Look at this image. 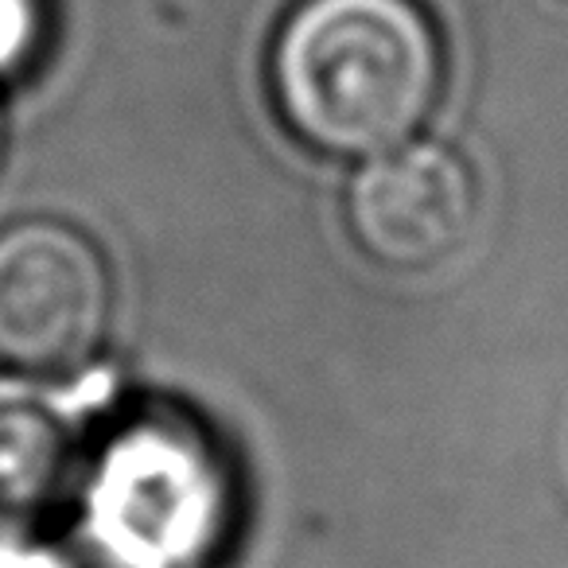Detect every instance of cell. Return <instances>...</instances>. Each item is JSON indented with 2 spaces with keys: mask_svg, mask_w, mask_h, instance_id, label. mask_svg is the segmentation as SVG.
<instances>
[{
  "mask_svg": "<svg viewBox=\"0 0 568 568\" xmlns=\"http://www.w3.org/2000/svg\"><path fill=\"white\" fill-rule=\"evenodd\" d=\"M113 276L87 234L55 219L0 230V358L20 371H79L102 347Z\"/></svg>",
  "mask_w": 568,
  "mask_h": 568,
  "instance_id": "cell-3",
  "label": "cell"
},
{
  "mask_svg": "<svg viewBox=\"0 0 568 568\" xmlns=\"http://www.w3.org/2000/svg\"><path fill=\"white\" fill-rule=\"evenodd\" d=\"M479 219V187L456 149L405 141L363 160L347 187V226L366 257L397 273L444 265Z\"/></svg>",
  "mask_w": 568,
  "mask_h": 568,
  "instance_id": "cell-4",
  "label": "cell"
},
{
  "mask_svg": "<svg viewBox=\"0 0 568 568\" xmlns=\"http://www.w3.org/2000/svg\"><path fill=\"white\" fill-rule=\"evenodd\" d=\"M234 514L230 475L199 428L141 417L82 483V537L102 568H206Z\"/></svg>",
  "mask_w": 568,
  "mask_h": 568,
  "instance_id": "cell-2",
  "label": "cell"
},
{
  "mask_svg": "<svg viewBox=\"0 0 568 568\" xmlns=\"http://www.w3.org/2000/svg\"><path fill=\"white\" fill-rule=\"evenodd\" d=\"M48 40L43 0H0V79H17Z\"/></svg>",
  "mask_w": 568,
  "mask_h": 568,
  "instance_id": "cell-6",
  "label": "cell"
},
{
  "mask_svg": "<svg viewBox=\"0 0 568 568\" xmlns=\"http://www.w3.org/2000/svg\"><path fill=\"white\" fill-rule=\"evenodd\" d=\"M74 394L0 374V529H20L63 498L79 448Z\"/></svg>",
  "mask_w": 568,
  "mask_h": 568,
  "instance_id": "cell-5",
  "label": "cell"
},
{
  "mask_svg": "<svg viewBox=\"0 0 568 568\" xmlns=\"http://www.w3.org/2000/svg\"><path fill=\"white\" fill-rule=\"evenodd\" d=\"M0 149H4V125H0Z\"/></svg>",
  "mask_w": 568,
  "mask_h": 568,
  "instance_id": "cell-8",
  "label": "cell"
},
{
  "mask_svg": "<svg viewBox=\"0 0 568 568\" xmlns=\"http://www.w3.org/2000/svg\"><path fill=\"white\" fill-rule=\"evenodd\" d=\"M281 118L327 156L413 141L444 82V51L417 0H296L268 55Z\"/></svg>",
  "mask_w": 568,
  "mask_h": 568,
  "instance_id": "cell-1",
  "label": "cell"
},
{
  "mask_svg": "<svg viewBox=\"0 0 568 568\" xmlns=\"http://www.w3.org/2000/svg\"><path fill=\"white\" fill-rule=\"evenodd\" d=\"M0 568H74L59 549L32 537H20L17 529H0Z\"/></svg>",
  "mask_w": 568,
  "mask_h": 568,
  "instance_id": "cell-7",
  "label": "cell"
}]
</instances>
